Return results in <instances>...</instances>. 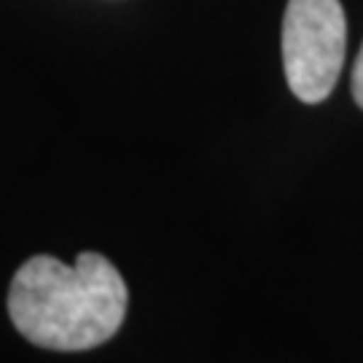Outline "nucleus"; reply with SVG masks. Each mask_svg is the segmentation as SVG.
Returning <instances> with one entry per match:
<instances>
[{
  "label": "nucleus",
  "mask_w": 363,
  "mask_h": 363,
  "mask_svg": "<svg viewBox=\"0 0 363 363\" xmlns=\"http://www.w3.org/2000/svg\"><path fill=\"white\" fill-rule=\"evenodd\" d=\"M352 97H355V103L363 108V46H361L358 60H355V67H352Z\"/></svg>",
  "instance_id": "obj_3"
},
{
  "label": "nucleus",
  "mask_w": 363,
  "mask_h": 363,
  "mask_svg": "<svg viewBox=\"0 0 363 363\" xmlns=\"http://www.w3.org/2000/svg\"><path fill=\"white\" fill-rule=\"evenodd\" d=\"M127 301V283L103 253H78L76 264L33 256L11 277L9 318L43 350L81 352L116 337Z\"/></svg>",
  "instance_id": "obj_1"
},
{
  "label": "nucleus",
  "mask_w": 363,
  "mask_h": 363,
  "mask_svg": "<svg viewBox=\"0 0 363 363\" xmlns=\"http://www.w3.org/2000/svg\"><path fill=\"white\" fill-rule=\"evenodd\" d=\"M283 67L301 103H323L345 65L347 22L339 0H288L283 16Z\"/></svg>",
  "instance_id": "obj_2"
}]
</instances>
